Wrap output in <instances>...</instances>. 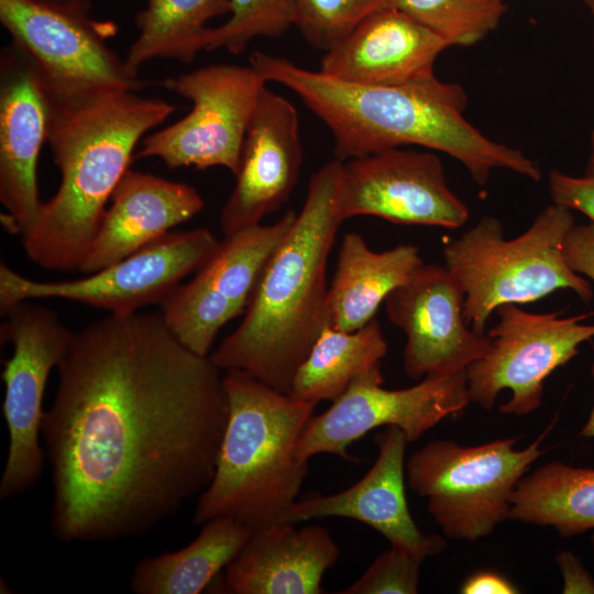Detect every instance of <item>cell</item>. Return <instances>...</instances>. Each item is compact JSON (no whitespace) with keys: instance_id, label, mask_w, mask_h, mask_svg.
<instances>
[{"instance_id":"cell-1","label":"cell","mask_w":594,"mask_h":594,"mask_svg":"<svg viewBox=\"0 0 594 594\" xmlns=\"http://www.w3.org/2000/svg\"><path fill=\"white\" fill-rule=\"evenodd\" d=\"M57 372L41 429L57 540L142 536L209 485L229 415L223 375L160 311L85 326Z\"/></svg>"},{"instance_id":"cell-2","label":"cell","mask_w":594,"mask_h":594,"mask_svg":"<svg viewBox=\"0 0 594 594\" xmlns=\"http://www.w3.org/2000/svg\"><path fill=\"white\" fill-rule=\"evenodd\" d=\"M249 63L267 82L295 92L326 124L334 141V158L341 162L419 145L459 161L480 187L486 186L497 168L531 180L541 177L536 161L491 140L464 118L468 96L455 82L433 76L398 86L360 85L258 51Z\"/></svg>"},{"instance_id":"cell-3","label":"cell","mask_w":594,"mask_h":594,"mask_svg":"<svg viewBox=\"0 0 594 594\" xmlns=\"http://www.w3.org/2000/svg\"><path fill=\"white\" fill-rule=\"evenodd\" d=\"M46 100L47 142L62 179L21 234L22 246L41 267L78 271L136 144L175 107L129 90L70 100L46 95Z\"/></svg>"},{"instance_id":"cell-4","label":"cell","mask_w":594,"mask_h":594,"mask_svg":"<svg viewBox=\"0 0 594 594\" xmlns=\"http://www.w3.org/2000/svg\"><path fill=\"white\" fill-rule=\"evenodd\" d=\"M341 165L334 158L310 177L302 208L270 257L242 322L209 354L221 371L240 370L290 394L328 324L327 261L343 222L336 200Z\"/></svg>"},{"instance_id":"cell-5","label":"cell","mask_w":594,"mask_h":594,"mask_svg":"<svg viewBox=\"0 0 594 594\" xmlns=\"http://www.w3.org/2000/svg\"><path fill=\"white\" fill-rule=\"evenodd\" d=\"M223 386L228 421L213 477L198 496L193 521L228 517L255 530L280 521L297 502L308 474L297 442L317 405L240 370L226 371Z\"/></svg>"},{"instance_id":"cell-6","label":"cell","mask_w":594,"mask_h":594,"mask_svg":"<svg viewBox=\"0 0 594 594\" xmlns=\"http://www.w3.org/2000/svg\"><path fill=\"white\" fill-rule=\"evenodd\" d=\"M574 224L571 210L551 204L514 239H505L501 220L487 215L444 243V266L464 293V319L475 333L486 334L490 316L504 304L532 302L560 289L592 301L590 282L570 267L563 252Z\"/></svg>"},{"instance_id":"cell-7","label":"cell","mask_w":594,"mask_h":594,"mask_svg":"<svg viewBox=\"0 0 594 594\" xmlns=\"http://www.w3.org/2000/svg\"><path fill=\"white\" fill-rule=\"evenodd\" d=\"M552 426L520 450L516 438L474 447L432 440L408 458L407 484L428 499V512L447 537L485 538L508 519L514 491L544 453L540 446Z\"/></svg>"},{"instance_id":"cell-8","label":"cell","mask_w":594,"mask_h":594,"mask_svg":"<svg viewBox=\"0 0 594 594\" xmlns=\"http://www.w3.org/2000/svg\"><path fill=\"white\" fill-rule=\"evenodd\" d=\"M90 8L89 0H0V22L48 97L81 99L144 86L107 44L112 23L91 18Z\"/></svg>"},{"instance_id":"cell-9","label":"cell","mask_w":594,"mask_h":594,"mask_svg":"<svg viewBox=\"0 0 594 594\" xmlns=\"http://www.w3.org/2000/svg\"><path fill=\"white\" fill-rule=\"evenodd\" d=\"M266 84L250 64H211L166 78L163 86L190 100L193 108L145 136L135 157H157L169 168L221 166L235 176L248 125Z\"/></svg>"},{"instance_id":"cell-10","label":"cell","mask_w":594,"mask_h":594,"mask_svg":"<svg viewBox=\"0 0 594 594\" xmlns=\"http://www.w3.org/2000/svg\"><path fill=\"white\" fill-rule=\"evenodd\" d=\"M220 242L207 228L168 232L131 255L87 276L44 282L0 263V311L31 299L58 298L128 314L161 300L180 280L198 271Z\"/></svg>"},{"instance_id":"cell-11","label":"cell","mask_w":594,"mask_h":594,"mask_svg":"<svg viewBox=\"0 0 594 594\" xmlns=\"http://www.w3.org/2000/svg\"><path fill=\"white\" fill-rule=\"evenodd\" d=\"M496 312L498 321L486 333L487 351L465 370L470 400L488 410L509 389L512 397L499 410L525 416L541 405L546 378L594 338V323H585L593 312L564 317L530 312L517 304H504Z\"/></svg>"},{"instance_id":"cell-12","label":"cell","mask_w":594,"mask_h":594,"mask_svg":"<svg viewBox=\"0 0 594 594\" xmlns=\"http://www.w3.org/2000/svg\"><path fill=\"white\" fill-rule=\"evenodd\" d=\"M3 316L7 321L2 334L13 351L2 370V413L9 448L0 498L10 499L30 491L43 473L46 458L40 439L44 393L51 372L67 353L75 332L53 310L29 300L14 305Z\"/></svg>"},{"instance_id":"cell-13","label":"cell","mask_w":594,"mask_h":594,"mask_svg":"<svg viewBox=\"0 0 594 594\" xmlns=\"http://www.w3.org/2000/svg\"><path fill=\"white\" fill-rule=\"evenodd\" d=\"M383 382L381 367L375 369L355 378L327 410L314 414L298 439L297 455L304 461L320 453L353 460L348 448L383 426L399 427L414 442L471 402L465 371L426 376L403 389H386Z\"/></svg>"},{"instance_id":"cell-14","label":"cell","mask_w":594,"mask_h":594,"mask_svg":"<svg viewBox=\"0 0 594 594\" xmlns=\"http://www.w3.org/2000/svg\"><path fill=\"white\" fill-rule=\"evenodd\" d=\"M296 217L289 210L272 224L224 237L196 276L161 300L165 324L186 348L209 356L219 330L246 311L270 257Z\"/></svg>"},{"instance_id":"cell-15","label":"cell","mask_w":594,"mask_h":594,"mask_svg":"<svg viewBox=\"0 0 594 594\" xmlns=\"http://www.w3.org/2000/svg\"><path fill=\"white\" fill-rule=\"evenodd\" d=\"M336 200L343 221L375 216L398 224L458 229L470 216L436 154L399 147L342 162Z\"/></svg>"},{"instance_id":"cell-16","label":"cell","mask_w":594,"mask_h":594,"mask_svg":"<svg viewBox=\"0 0 594 594\" xmlns=\"http://www.w3.org/2000/svg\"><path fill=\"white\" fill-rule=\"evenodd\" d=\"M384 302L406 334L403 371L413 380L465 371L488 349L487 334L466 324L464 293L446 266L424 263Z\"/></svg>"},{"instance_id":"cell-17","label":"cell","mask_w":594,"mask_h":594,"mask_svg":"<svg viewBox=\"0 0 594 594\" xmlns=\"http://www.w3.org/2000/svg\"><path fill=\"white\" fill-rule=\"evenodd\" d=\"M301 163L298 112L265 87L248 125L235 185L220 215L224 237L258 226L279 209L298 182Z\"/></svg>"},{"instance_id":"cell-18","label":"cell","mask_w":594,"mask_h":594,"mask_svg":"<svg viewBox=\"0 0 594 594\" xmlns=\"http://www.w3.org/2000/svg\"><path fill=\"white\" fill-rule=\"evenodd\" d=\"M377 458L369 472L349 488L297 501L280 521L302 522L341 517L361 521L395 547L421 559L440 554L446 541L420 531L410 515L405 493V450L408 443L397 426H387L374 437Z\"/></svg>"},{"instance_id":"cell-19","label":"cell","mask_w":594,"mask_h":594,"mask_svg":"<svg viewBox=\"0 0 594 594\" xmlns=\"http://www.w3.org/2000/svg\"><path fill=\"white\" fill-rule=\"evenodd\" d=\"M48 107L34 70L11 45L0 58V200L4 224L22 234L42 202L36 166L47 141Z\"/></svg>"},{"instance_id":"cell-20","label":"cell","mask_w":594,"mask_h":594,"mask_svg":"<svg viewBox=\"0 0 594 594\" xmlns=\"http://www.w3.org/2000/svg\"><path fill=\"white\" fill-rule=\"evenodd\" d=\"M450 44L407 14L384 7L324 52L319 70L349 82L398 86L433 77Z\"/></svg>"},{"instance_id":"cell-21","label":"cell","mask_w":594,"mask_h":594,"mask_svg":"<svg viewBox=\"0 0 594 594\" xmlns=\"http://www.w3.org/2000/svg\"><path fill=\"white\" fill-rule=\"evenodd\" d=\"M78 271L91 274L161 239L204 208L190 185L128 169Z\"/></svg>"},{"instance_id":"cell-22","label":"cell","mask_w":594,"mask_h":594,"mask_svg":"<svg viewBox=\"0 0 594 594\" xmlns=\"http://www.w3.org/2000/svg\"><path fill=\"white\" fill-rule=\"evenodd\" d=\"M277 521L255 529L223 570V590L234 594H321L322 578L340 550L320 525Z\"/></svg>"},{"instance_id":"cell-23","label":"cell","mask_w":594,"mask_h":594,"mask_svg":"<svg viewBox=\"0 0 594 594\" xmlns=\"http://www.w3.org/2000/svg\"><path fill=\"white\" fill-rule=\"evenodd\" d=\"M422 264L415 244H398L376 252L360 233H345L327 292L328 324L348 332L362 328L374 319L388 294L406 283Z\"/></svg>"},{"instance_id":"cell-24","label":"cell","mask_w":594,"mask_h":594,"mask_svg":"<svg viewBox=\"0 0 594 594\" xmlns=\"http://www.w3.org/2000/svg\"><path fill=\"white\" fill-rule=\"evenodd\" d=\"M253 531L232 518H211L186 547L141 559L130 575V587L136 594L201 593L240 552Z\"/></svg>"},{"instance_id":"cell-25","label":"cell","mask_w":594,"mask_h":594,"mask_svg":"<svg viewBox=\"0 0 594 594\" xmlns=\"http://www.w3.org/2000/svg\"><path fill=\"white\" fill-rule=\"evenodd\" d=\"M508 519L553 527L563 538L594 529V468L553 461L524 475Z\"/></svg>"},{"instance_id":"cell-26","label":"cell","mask_w":594,"mask_h":594,"mask_svg":"<svg viewBox=\"0 0 594 594\" xmlns=\"http://www.w3.org/2000/svg\"><path fill=\"white\" fill-rule=\"evenodd\" d=\"M387 350L375 318L351 332L327 324L300 364L289 395L316 405L321 400L333 402L355 378L380 369Z\"/></svg>"},{"instance_id":"cell-27","label":"cell","mask_w":594,"mask_h":594,"mask_svg":"<svg viewBox=\"0 0 594 594\" xmlns=\"http://www.w3.org/2000/svg\"><path fill=\"white\" fill-rule=\"evenodd\" d=\"M230 13V0H146L135 15L139 35L124 58L139 76V68L155 58L185 64L206 51L207 23Z\"/></svg>"},{"instance_id":"cell-28","label":"cell","mask_w":594,"mask_h":594,"mask_svg":"<svg viewBox=\"0 0 594 594\" xmlns=\"http://www.w3.org/2000/svg\"><path fill=\"white\" fill-rule=\"evenodd\" d=\"M386 7L407 14L450 46H471L484 40L507 11L505 0H387Z\"/></svg>"},{"instance_id":"cell-29","label":"cell","mask_w":594,"mask_h":594,"mask_svg":"<svg viewBox=\"0 0 594 594\" xmlns=\"http://www.w3.org/2000/svg\"><path fill=\"white\" fill-rule=\"evenodd\" d=\"M296 19V0H230L229 19L210 28L206 51L240 54L256 37L280 36Z\"/></svg>"},{"instance_id":"cell-30","label":"cell","mask_w":594,"mask_h":594,"mask_svg":"<svg viewBox=\"0 0 594 594\" xmlns=\"http://www.w3.org/2000/svg\"><path fill=\"white\" fill-rule=\"evenodd\" d=\"M387 0H296L298 28L315 48L327 52Z\"/></svg>"},{"instance_id":"cell-31","label":"cell","mask_w":594,"mask_h":594,"mask_svg":"<svg viewBox=\"0 0 594 594\" xmlns=\"http://www.w3.org/2000/svg\"><path fill=\"white\" fill-rule=\"evenodd\" d=\"M424 559L398 548L380 554L363 575L341 594H415Z\"/></svg>"},{"instance_id":"cell-32","label":"cell","mask_w":594,"mask_h":594,"mask_svg":"<svg viewBox=\"0 0 594 594\" xmlns=\"http://www.w3.org/2000/svg\"><path fill=\"white\" fill-rule=\"evenodd\" d=\"M549 193L552 204L580 211L594 223V173L576 177L552 169Z\"/></svg>"},{"instance_id":"cell-33","label":"cell","mask_w":594,"mask_h":594,"mask_svg":"<svg viewBox=\"0 0 594 594\" xmlns=\"http://www.w3.org/2000/svg\"><path fill=\"white\" fill-rule=\"evenodd\" d=\"M563 252L570 267L594 282V223L574 224L569 231Z\"/></svg>"},{"instance_id":"cell-34","label":"cell","mask_w":594,"mask_h":594,"mask_svg":"<svg viewBox=\"0 0 594 594\" xmlns=\"http://www.w3.org/2000/svg\"><path fill=\"white\" fill-rule=\"evenodd\" d=\"M556 562L563 580L564 594H594V579L578 556L561 551L557 554Z\"/></svg>"},{"instance_id":"cell-35","label":"cell","mask_w":594,"mask_h":594,"mask_svg":"<svg viewBox=\"0 0 594 594\" xmlns=\"http://www.w3.org/2000/svg\"><path fill=\"white\" fill-rule=\"evenodd\" d=\"M463 594H516L520 591L506 576L496 571H479L471 574L461 585Z\"/></svg>"},{"instance_id":"cell-36","label":"cell","mask_w":594,"mask_h":594,"mask_svg":"<svg viewBox=\"0 0 594 594\" xmlns=\"http://www.w3.org/2000/svg\"><path fill=\"white\" fill-rule=\"evenodd\" d=\"M590 372H591V375H592V377L594 380V362L591 365ZM580 436L584 437V438H594V405H593V408H592V410L590 413V416H588L585 425L583 426V428L580 431Z\"/></svg>"},{"instance_id":"cell-37","label":"cell","mask_w":594,"mask_h":594,"mask_svg":"<svg viewBox=\"0 0 594 594\" xmlns=\"http://www.w3.org/2000/svg\"><path fill=\"white\" fill-rule=\"evenodd\" d=\"M594 173V130L591 133V151L590 156L587 160V164L585 167V174H592Z\"/></svg>"},{"instance_id":"cell-38","label":"cell","mask_w":594,"mask_h":594,"mask_svg":"<svg viewBox=\"0 0 594 594\" xmlns=\"http://www.w3.org/2000/svg\"><path fill=\"white\" fill-rule=\"evenodd\" d=\"M594 19V0H581Z\"/></svg>"},{"instance_id":"cell-39","label":"cell","mask_w":594,"mask_h":594,"mask_svg":"<svg viewBox=\"0 0 594 594\" xmlns=\"http://www.w3.org/2000/svg\"><path fill=\"white\" fill-rule=\"evenodd\" d=\"M37 1L54 2V3H68V2H75V1H81V0H37Z\"/></svg>"},{"instance_id":"cell-40","label":"cell","mask_w":594,"mask_h":594,"mask_svg":"<svg viewBox=\"0 0 594 594\" xmlns=\"http://www.w3.org/2000/svg\"><path fill=\"white\" fill-rule=\"evenodd\" d=\"M591 542H592V547H593V551H594V535L592 536Z\"/></svg>"}]
</instances>
